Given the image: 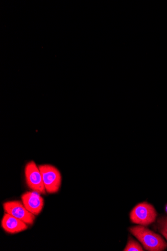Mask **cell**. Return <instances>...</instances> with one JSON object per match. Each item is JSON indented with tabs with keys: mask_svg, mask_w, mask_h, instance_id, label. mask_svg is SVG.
<instances>
[{
	"mask_svg": "<svg viewBox=\"0 0 167 251\" xmlns=\"http://www.w3.org/2000/svg\"><path fill=\"white\" fill-rule=\"evenodd\" d=\"M129 231L147 251H161L167 248V243L162 237L144 226L131 227Z\"/></svg>",
	"mask_w": 167,
	"mask_h": 251,
	"instance_id": "6da1fadb",
	"label": "cell"
},
{
	"mask_svg": "<svg viewBox=\"0 0 167 251\" xmlns=\"http://www.w3.org/2000/svg\"><path fill=\"white\" fill-rule=\"evenodd\" d=\"M157 216V213L154 207L147 202H143L136 205L130 214L132 223L144 226L153 223Z\"/></svg>",
	"mask_w": 167,
	"mask_h": 251,
	"instance_id": "7a4b0ae2",
	"label": "cell"
},
{
	"mask_svg": "<svg viewBox=\"0 0 167 251\" xmlns=\"http://www.w3.org/2000/svg\"><path fill=\"white\" fill-rule=\"evenodd\" d=\"M46 192L57 193L61 185L62 177L59 171L55 167L44 165L39 166Z\"/></svg>",
	"mask_w": 167,
	"mask_h": 251,
	"instance_id": "3957f363",
	"label": "cell"
},
{
	"mask_svg": "<svg viewBox=\"0 0 167 251\" xmlns=\"http://www.w3.org/2000/svg\"><path fill=\"white\" fill-rule=\"evenodd\" d=\"M25 174L28 187L40 194H45L46 191L41 173L39 167L34 162H30L26 165Z\"/></svg>",
	"mask_w": 167,
	"mask_h": 251,
	"instance_id": "277c9868",
	"label": "cell"
},
{
	"mask_svg": "<svg viewBox=\"0 0 167 251\" xmlns=\"http://www.w3.org/2000/svg\"><path fill=\"white\" fill-rule=\"evenodd\" d=\"M6 213L25 222L27 225L33 224L35 216L29 212L23 202L18 201H10L3 204Z\"/></svg>",
	"mask_w": 167,
	"mask_h": 251,
	"instance_id": "5b68a950",
	"label": "cell"
},
{
	"mask_svg": "<svg viewBox=\"0 0 167 251\" xmlns=\"http://www.w3.org/2000/svg\"><path fill=\"white\" fill-rule=\"evenodd\" d=\"M22 201L25 208L31 213L37 216L44 207V199L40 194L33 192H28L24 194L21 197Z\"/></svg>",
	"mask_w": 167,
	"mask_h": 251,
	"instance_id": "8992f818",
	"label": "cell"
},
{
	"mask_svg": "<svg viewBox=\"0 0 167 251\" xmlns=\"http://www.w3.org/2000/svg\"><path fill=\"white\" fill-rule=\"evenodd\" d=\"M1 226L5 232L11 234L20 233L28 229L26 223L8 213L3 216Z\"/></svg>",
	"mask_w": 167,
	"mask_h": 251,
	"instance_id": "52a82bcc",
	"label": "cell"
},
{
	"mask_svg": "<svg viewBox=\"0 0 167 251\" xmlns=\"http://www.w3.org/2000/svg\"><path fill=\"white\" fill-rule=\"evenodd\" d=\"M124 251H143V248L141 247L140 244L136 241L130 237L128 242V243L123 250Z\"/></svg>",
	"mask_w": 167,
	"mask_h": 251,
	"instance_id": "ba28073f",
	"label": "cell"
},
{
	"mask_svg": "<svg viewBox=\"0 0 167 251\" xmlns=\"http://www.w3.org/2000/svg\"><path fill=\"white\" fill-rule=\"evenodd\" d=\"M158 223L160 232L167 240V217L161 219Z\"/></svg>",
	"mask_w": 167,
	"mask_h": 251,
	"instance_id": "9c48e42d",
	"label": "cell"
},
{
	"mask_svg": "<svg viewBox=\"0 0 167 251\" xmlns=\"http://www.w3.org/2000/svg\"><path fill=\"white\" fill-rule=\"evenodd\" d=\"M166 212H167V206H166Z\"/></svg>",
	"mask_w": 167,
	"mask_h": 251,
	"instance_id": "30bf717a",
	"label": "cell"
}]
</instances>
